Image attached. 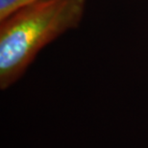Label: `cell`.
Here are the masks:
<instances>
[{"instance_id": "cell-1", "label": "cell", "mask_w": 148, "mask_h": 148, "mask_svg": "<svg viewBox=\"0 0 148 148\" xmlns=\"http://www.w3.org/2000/svg\"><path fill=\"white\" fill-rule=\"evenodd\" d=\"M87 0H42L0 20V88L24 75L42 49L84 18Z\"/></svg>"}, {"instance_id": "cell-2", "label": "cell", "mask_w": 148, "mask_h": 148, "mask_svg": "<svg viewBox=\"0 0 148 148\" xmlns=\"http://www.w3.org/2000/svg\"><path fill=\"white\" fill-rule=\"evenodd\" d=\"M42 0H0V20L10 16L14 12Z\"/></svg>"}]
</instances>
